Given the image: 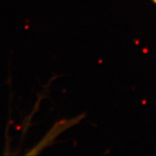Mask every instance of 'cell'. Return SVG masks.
<instances>
[{"label": "cell", "instance_id": "obj_1", "mask_svg": "<svg viewBox=\"0 0 156 156\" xmlns=\"http://www.w3.org/2000/svg\"><path fill=\"white\" fill-rule=\"evenodd\" d=\"M152 1H153V2H154L156 3V0H152Z\"/></svg>", "mask_w": 156, "mask_h": 156}]
</instances>
